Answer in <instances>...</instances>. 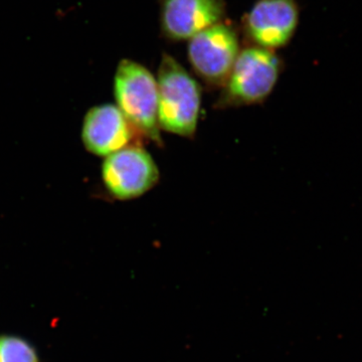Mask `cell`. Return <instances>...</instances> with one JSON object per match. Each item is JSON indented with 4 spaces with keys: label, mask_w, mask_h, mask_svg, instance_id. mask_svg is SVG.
<instances>
[{
    "label": "cell",
    "mask_w": 362,
    "mask_h": 362,
    "mask_svg": "<svg viewBox=\"0 0 362 362\" xmlns=\"http://www.w3.org/2000/svg\"><path fill=\"white\" fill-rule=\"evenodd\" d=\"M160 129L194 138L202 108V88L171 54H163L157 71Z\"/></svg>",
    "instance_id": "cell-1"
},
{
    "label": "cell",
    "mask_w": 362,
    "mask_h": 362,
    "mask_svg": "<svg viewBox=\"0 0 362 362\" xmlns=\"http://www.w3.org/2000/svg\"><path fill=\"white\" fill-rule=\"evenodd\" d=\"M282 59L263 47H245L240 51L216 108L228 109L262 104L270 96L282 73Z\"/></svg>",
    "instance_id": "cell-2"
},
{
    "label": "cell",
    "mask_w": 362,
    "mask_h": 362,
    "mask_svg": "<svg viewBox=\"0 0 362 362\" xmlns=\"http://www.w3.org/2000/svg\"><path fill=\"white\" fill-rule=\"evenodd\" d=\"M114 96L133 129L161 146L158 87L151 71L132 59H122L114 77Z\"/></svg>",
    "instance_id": "cell-3"
},
{
    "label": "cell",
    "mask_w": 362,
    "mask_h": 362,
    "mask_svg": "<svg viewBox=\"0 0 362 362\" xmlns=\"http://www.w3.org/2000/svg\"><path fill=\"white\" fill-rule=\"evenodd\" d=\"M239 33L225 21L188 40L187 58L192 70L211 88H223L240 54Z\"/></svg>",
    "instance_id": "cell-4"
},
{
    "label": "cell",
    "mask_w": 362,
    "mask_h": 362,
    "mask_svg": "<svg viewBox=\"0 0 362 362\" xmlns=\"http://www.w3.org/2000/svg\"><path fill=\"white\" fill-rule=\"evenodd\" d=\"M160 178L158 166L149 152L140 146H127L107 156L102 180L112 197L130 201L147 194Z\"/></svg>",
    "instance_id": "cell-5"
},
{
    "label": "cell",
    "mask_w": 362,
    "mask_h": 362,
    "mask_svg": "<svg viewBox=\"0 0 362 362\" xmlns=\"http://www.w3.org/2000/svg\"><path fill=\"white\" fill-rule=\"evenodd\" d=\"M296 0H257L242 20V30L251 45L281 49L291 42L299 25Z\"/></svg>",
    "instance_id": "cell-6"
},
{
    "label": "cell",
    "mask_w": 362,
    "mask_h": 362,
    "mask_svg": "<svg viewBox=\"0 0 362 362\" xmlns=\"http://www.w3.org/2000/svg\"><path fill=\"white\" fill-rule=\"evenodd\" d=\"M162 35L185 42L223 21L226 0H158Z\"/></svg>",
    "instance_id": "cell-7"
},
{
    "label": "cell",
    "mask_w": 362,
    "mask_h": 362,
    "mask_svg": "<svg viewBox=\"0 0 362 362\" xmlns=\"http://www.w3.org/2000/svg\"><path fill=\"white\" fill-rule=\"evenodd\" d=\"M134 129L115 105L93 107L84 119L82 140L86 148L98 156H109L125 148Z\"/></svg>",
    "instance_id": "cell-8"
},
{
    "label": "cell",
    "mask_w": 362,
    "mask_h": 362,
    "mask_svg": "<svg viewBox=\"0 0 362 362\" xmlns=\"http://www.w3.org/2000/svg\"><path fill=\"white\" fill-rule=\"evenodd\" d=\"M0 362H40L37 350L23 338L0 335Z\"/></svg>",
    "instance_id": "cell-9"
}]
</instances>
